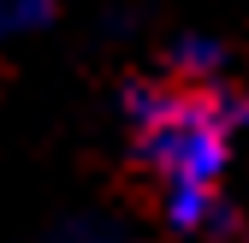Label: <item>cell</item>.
<instances>
[{"label": "cell", "mask_w": 249, "mask_h": 243, "mask_svg": "<svg viewBox=\"0 0 249 243\" xmlns=\"http://www.w3.org/2000/svg\"><path fill=\"white\" fill-rule=\"evenodd\" d=\"M119 119L166 231L184 243L213 237L231 220L226 172H231V142L249 131V83L231 89V83L131 77L119 89Z\"/></svg>", "instance_id": "6da1fadb"}, {"label": "cell", "mask_w": 249, "mask_h": 243, "mask_svg": "<svg viewBox=\"0 0 249 243\" xmlns=\"http://www.w3.org/2000/svg\"><path fill=\"white\" fill-rule=\"evenodd\" d=\"M160 59H166V77H178V83H220L226 77V42L208 36V30H178Z\"/></svg>", "instance_id": "7a4b0ae2"}, {"label": "cell", "mask_w": 249, "mask_h": 243, "mask_svg": "<svg viewBox=\"0 0 249 243\" xmlns=\"http://www.w3.org/2000/svg\"><path fill=\"white\" fill-rule=\"evenodd\" d=\"M59 6H66V0H0V48L30 42V36H42V30H53Z\"/></svg>", "instance_id": "3957f363"}, {"label": "cell", "mask_w": 249, "mask_h": 243, "mask_svg": "<svg viewBox=\"0 0 249 243\" xmlns=\"http://www.w3.org/2000/svg\"><path fill=\"white\" fill-rule=\"evenodd\" d=\"M42 243H131V237H124V226L107 220V214H71V220H59Z\"/></svg>", "instance_id": "277c9868"}, {"label": "cell", "mask_w": 249, "mask_h": 243, "mask_svg": "<svg viewBox=\"0 0 249 243\" xmlns=\"http://www.w3.org/2000/svg\"><path fill=\"white\" fill-rule=\"evenodd\" d=\"M178 243H184V237H178Z\"/></svg>", "instance_id": "5b68a950"}]
</instances>
